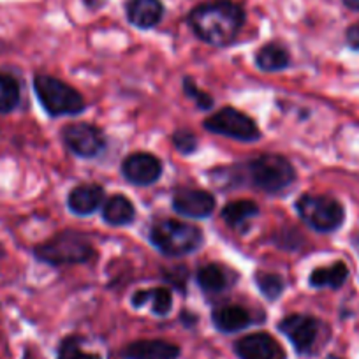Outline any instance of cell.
<instances>
[{"instance_id": "obj_1", "label": "cell", "mask_w": 359, "mask_h": 359, "mask_svg": "<svg viewBox=\"0 0 359 359\" xmlns=\"http://www.w3.org/2000/svg\"><path fill=\"white\" fill-rule=\"evenodd\" d=\"M192 32L212 46H229L245 25V11L231 0L206 2L189 15Z\"/></svg>"}, {"instance_id": "obj_2", "label": "cell", "mask_w": 359, "mask_h": 359, "mask_svg": "<svg viewBox=\"0 0 359 359\" xmlns=\"http://www.w3.org/2000/svg\"><path fill=\"white\" fill-rule=\"evenodd\" d=\"M150 241L161 254L180 257L198 250L203 245V231L194 224L161 220L150 229Z\"/></svg>"}, {"instance_id": "obj_3", "label": "cell", "mask_w": 359, "mask_h": 359, "mask_svg": "<svg viewBox=\"0 0 359 359\" xmlns=\"http://www.w3.org/2000/svg\"><path fill=\"white\" fill-rule=\"evenodd\" d=\"M36 257L51 266L81 264L94 257V247L85 234L64 231L36 247Z\"/></svg>"}, {"instance_id": "obj_4", "label": "cell", "mask_w": 359, "mask_h": 359, "mask_svg": "<svg viewBox=\"0 0 359 359\" xmlns=\"http://www.w3.org/2000/svg\"><path fill=\"white\" fill-rule=\"evenodd\" d=\"M34 90L44 111L51 116L79 115L85 111V101L78 90L53 76L39 74L34 79Z\"/></svg>"}, {"instance_id": "obj_5", "label": "cell", "mask_w": 359, "mask_h": 359, "mask_svg": "<svg viewBox=\"0 0 359 359\" xmlns=\"http://www.w3.org/2000/svg\"><path fill=\"white\" fill-rule=\"evenodd\" d=\"M296 212L306 226L319 231V233H333L345 220L344 206L330 196H302L296 201Z\"/></svg>"}, {"instance_id": "obj_6", "label": "cell", "mask_w": 359, "mask_h": 359, "mask_svg": "<svg viewBox=\"0 0 359 359\" xmlns=\"http://www.w3.org/2000/svg\"><path fill=\"white\" fill-rule=\"evenodd\" d=\"M248 172L255 187L271 194L287 189L296 178L294 165L277 154H266L252 161Z\"/></svg>"}, {"instance_id": "obj_7", "label": "cell", "mask_w": 359, "mask_h": 359, "mask_svg": "<svg viewBox=\"0 0 359 359\" xmlns=\"http://www.w3.org/2000/svg\"><path fill=\"white\" fill-rule=\"evenodd\" d=\"M205 129L238 141H257L261 137L254 120L234 108H224L208 116L205 120Z\"/></svg>"}, {"instance_id": "obj_8", "label": "cell", "mask_w": 359, "mask_h": 359, "mask_svg": "<svg viewBox=\"0 0 359 359\" xmlns=\"http://www.w3.org/2000/svg\"><path fill=\"white\" fill-rule=\"evenodd\" d=\"M62 137L65 147L83 158L97 157L106 148L104 134L92 123H71L62 130Z\"/></svg>"}, {"instance_id": "obj_9", "label": "cell", "mask_w": 359, "mask_h": 359, "mask_svg": "<svg viewBox=\"0 0 359 359\" xmlns=\"http://www.w3.org/2000/svg\"><path fill=\"white\" fill-rule=\"evenodd\" d=\"M319 327L320 324L316 317L303 316V313H292L278 324V331L285 334L298 354H306L312 351L319 334Z\"/></svg>"}, {"instance_id": "obj_10", "label": "cell", "mask_w": 359, "mask_h": 359, "mask_svg": "<svg viewBox=\"0 0 359 359\" xmlns=\"http://www.w3.org/2000/svg\"><path fill=\"white\" fill-rule=\"evenodd\" d=\"M234 352L240 359H287V352L278 340L262 331L241 337L234 344Z\"/></svg>"}, {"instance_id": "obj_11", "label": "cell", "mask_w": 359, "mask_h": 359, "mask_svg": "<svg viewBox=\"0 0 359 359\" xmlns=\"http://www.w3.org/2000/svg\"><path fill=\"white\" fill-rule=\"evenodd\" d=\"M122 175L133 185L147 187V185L155 184L161 178L162 162L155 155L137 151V154L129 155L122 162Z\"/></svg>"}, {"instance_id": "obj_12", "label": "cell", "mask_w": 359, "mask_h": 359, "mask_svg": "<svg viewBox=\"0 0 359 359\" xmlns=\"http://www.w3.org/2000/svg\"><path fill=\"white\" fill-rule=\"evenodd\" d=\"M172 208L189 219H206L215 210V198L201 189H180L172 196Z\"/></svg>"}, {"instance_id": "obj_13", "label": "cell", "mask_w": 359, "mask_h": 359, "mask_svg": "<svg viewBox=\"0 0 359 359\" xmlns=\"http://www.w3.org/2000/svg\"><path fill=\"white\" fill-rule=\"evenodd\" d=\"M182 348L165 340H137L122 351L123 359H178Z\"/></svg>"}, {"instance_id": "obj_14", "label": "cell", "mask_w": 359, "mask_h": 359, "mask_svg": "<svg viewBox=\"0 0 359 359\" xmlns=\"http://www.w3.org/2000/svg\"><path fill=\"white\" fill-rule=\"evenodd\" d=\"M164 16V6L161 0H129L127 18L137 29H154Z\"/></svg>"}, {"instance_id": "obj_15", "label": "cell", "mask_w": 359, "mask_h": 359, "mask_svg": "<svg viewBox=\"0 0 359 359\" xmlns=\"http://www.w3.org/2000/svg\"><path fill=\"white\" fill-rule=\"evenodd\" d=\"M102 201H104V191L101 185L85 184L69 192L67 206L76 215H92L95 210H99Z\"/></svg>"}, {"instance_id": "obj_16", "label": "cell", "mask_w": 359, "mask_h": 359, "mask_svg": "<svg viewBox=\"0 0 359 359\" xmlns=\"http://www.w3.org/2000/svg\"><path fill=\"white\" fill-rule=\"evenodd\" d=\"M213 326L220 331V333H236V331L245 330L252 324V317L248 310L238 305H226L219 306L213 310L212 313Z\"/></svg>"}, {"instance_id": "obj_17", "label": "cell", "mask_w": 359, "mask_h": 359, "mask_svg": "<svg viewBox=\"0 0 359 359\" xmlns=\"http://www.w3.org/2000/svg\"><path fill=\"white\" fill-rule=\"evenodd\" d=\"M134 217H136V210L126 196H113L104 203V208H102V219L109 226H129Z\"/></svg>"}, {"instance_id": "obj_18", "label": "cell", "mask_w": 359, "mask_h": 359, "mask_svg": "<svg viewBox=\"0 0 359 359\" xmlns=\"http://www.w3.org/2000/svg\"><path fill=\"white\" fill-rule=\"evenodd\" d=\"M151 302V312L158 317H165L171 312L172 306V294L168 287L147 289V291H137L133 296L134 309H141L144 303Z\"/></svg>"}, {"instance_id": "obj_19", "label": "cell", "mask_w": 359, "mask_h": 359, "mask_svg": "<svg viewBox=\"0 0 359 359\" xmlns=\"http://www.w3.org/2000/svg\"><path fill=\"white\" fill-rule=\"evenodd\" d=\"M255 64L259 69L266 72H277L284 71L289 64H291V57H289L287 50L277 43L264 44L261 50L255 55Z\"/></svg>"}, {"instance_id": "obj_20", "label": "cell", "mask_w": 359, "mask_h": 359, "mask_svg": "<svg viewBox=\"0 0 359 359\" xmlns=\"http://www.w3.org/2000/svg\"><path fill=\"white\" fill-rule=\"evenodd\" d=\"M347 277H348L347 266H345V262L338 261L334 262V264H331L330 268L313 269L312 275H310V285L317 289H323V287L338 289L345 284Z\"/></svg>"}, {"instance_id": "obj_21", "label": "cell", "mask_w": 359, "mask_h": 359, "mask_svg": "<svg viewBox=\"0 0 359 359\" xmlns=\"http://www.w3.org/2000/svg\"><path fill=\"white\" fill-rule=\"evenodd\" d=\"M259 213V206L254 201L248 199H241V201L227 203L222 210V219L226 220L227 226L231 227H240L245 224V220L252 219Z\"/></svg>"}, {"instance_id": "obj_22", "label": "cell", "mask_w": 359, "mask_h": 359, "mask_svg": "<svg viewBox=\"0 0 359 359\" xmlns=\"http://www.w3.org/2000/svg\"><path fill=\"white\" fill-rule=\"evenodd\" d=\"M198 284L205 292H220L227 287V277L220 266L206 264L198 271Z\"/></svg>"}, {"instance_id": "obj_23", "label": "cell", "mask_w": 359, "mask_h": 359, "mask_svg": "<svg viewBox=\"0 0 359 359\" xmlns=\"http://www.w3.org/2000/svg\"><path fill=\"white\" fill-rule=\"evenodd\" d=\"M20 102V86L16 79L0 72V113H9Z\"/></svg>"}, {"instance_id": "obj_24", "label": "cell", "mask_w": 359, "mask_h": 359, "mask_svg": "<svg viewBox=\"0 0 359 359\" xmlns=\"http://www.w3.org/2000/svg\"><path fill=\"white\" fill-rule=\"evenodd\" d=\"M83 340L79 337H67L62 340L58 347L57 359H101V355L94 352H86L81 347Z\"/></svg>"}, {"instance_id": "obj_25", "label": "cell", "mask_w": 359, "mask_h": 359, "mask_svg": "<svg viewBox=\"0 0 359 359\" xmlns=\"http://www.w3.org/2000/svg\"><path fill=\"white\" fill-rule=\"evenodd\" d=\"M257 287L261 291V294L264 296L269 302H275L277 298H280L282 291H284V280L282 277L275 273H264L257 277Z\"/></svg>"}, {"instance_id": "obj_26", "label": "cell", "mask_w": 359, "mask_h": 359, "mask_svg": "<svg viewBox=\"0 0 359 359\" xmlns=\"http://www.w3.org/2000/svg\"><path fill=\"white\" fill-rule=\"evenodd\" d=\"M184 92L189 99H192V101L196 102V106H198L199 109H205V111L206 109H212V106H213L212 95L206 94V92H203V90H199L198 85L194 83V79L185 78Z\"/></svg>"}, {"instance_id": "obj_27", "label": "cell", "mask_w": 359, "mask_h": 359, "mask_svg": "<svg viewBox=\"0 0 359 359\" xmlns=\"http://www.w3.org/2000/svg\"><path fill=\"white\" fill-rule=\"evenodd\" d=\"M172 144L180 154H194L198 150V137L189 129H180L172 134Z\"/></svg>"}, {"instance_id": "obj_28", "label": "cell", "mask_w": 359, "mask_h": 359, "mask_svg": "<svg viewBox=\"0 0 359 359\" xmlns=\"http://www.w3.org/2000/svg\"><path fill=\"white\" fill-rule=\"evenodd\" d=\"M164 278L171 282L176 289H185V282L189 280V273L185 268H175V269H164L162 271Z\"/></svg>"}, {"instance_id": "obj_29", "label": "cell", "mask_w": 359, "mask_h": 359, "mask_svg": "<svg viewBox=\"0 0 359 359\" xmlns=\"http://www.w3.org/2000/svg\"><path fill=\"white\" fill-rule=\"evenodd\" d=\"M347 44L352 48V50L359 51V23L348 27L347 30Z\"/></svg>"}, {"instance_id": "obj_30", "label": "cell", "mask_w": 359, "mask_h": 359, "mask_svg": "<svg viewBox=\"0 0 359 359\" xmlns=\"http://www.w3.org/2000/svg\"><path fill=\"white\" fill-rule=\"evenodd\" d=\"M182 320H184V323L187 324V326H192V324H196L198 317L191 316V313H187V312H184V313H182Z\"/></svg>"}, {"instance_id": "obj_31", "label": "cell", "mask_w": 359, "mask_h": 359, "mask_svg": "<svg viewBox=\"0 0 359 359\" xmlns=\"http://www.w3.org/2000/svg\"><path fill=\"white\" fill-rule=\"evenodd\" d=\"M341 2L352 11H359V0H341Z\"/></svg>"}, {"instance_id": "obj_32", "label": "cell", "mask_w": 359, "mask_h": 359, "mask_svg": "<svg viewBox=\"0 0 359 359\" xmlns=\"http://www.w3.org/2000/svg\"><path fill=\"white\" fill-rule=\"evenodd\" d=\"M102 2H104V0H85V4L88 6V8H101L102 6Z\"/></svg>"}, {"instance_id": "obj_33", "label": "cell", "mask_w": 359, "mask_h": 359, "mask_svg": "<svg viewBox=\"0 0 359 359\" xmlns=\"http://www.w3.org/2000/svg\"><path fill=\"white\" fill-rule=\"evenodd\" d=\"M326 359H344V358H340V355H334V354H330L327 355Z\"/></svg>"}, {"instance_id": "obj_34", "label": "cell", "mask_w": 359, "mask_h": 359, "mask_svg": "<svg viewBox=\"0 0 359 359\" xmlns=\"http://www.w3.org/2000/svg\"><path fill=\"white\" fill-rule=\"evenodd\" d=\"M4 255V248H2V245H0V257Z\"/></svg>"}]
</instances>
